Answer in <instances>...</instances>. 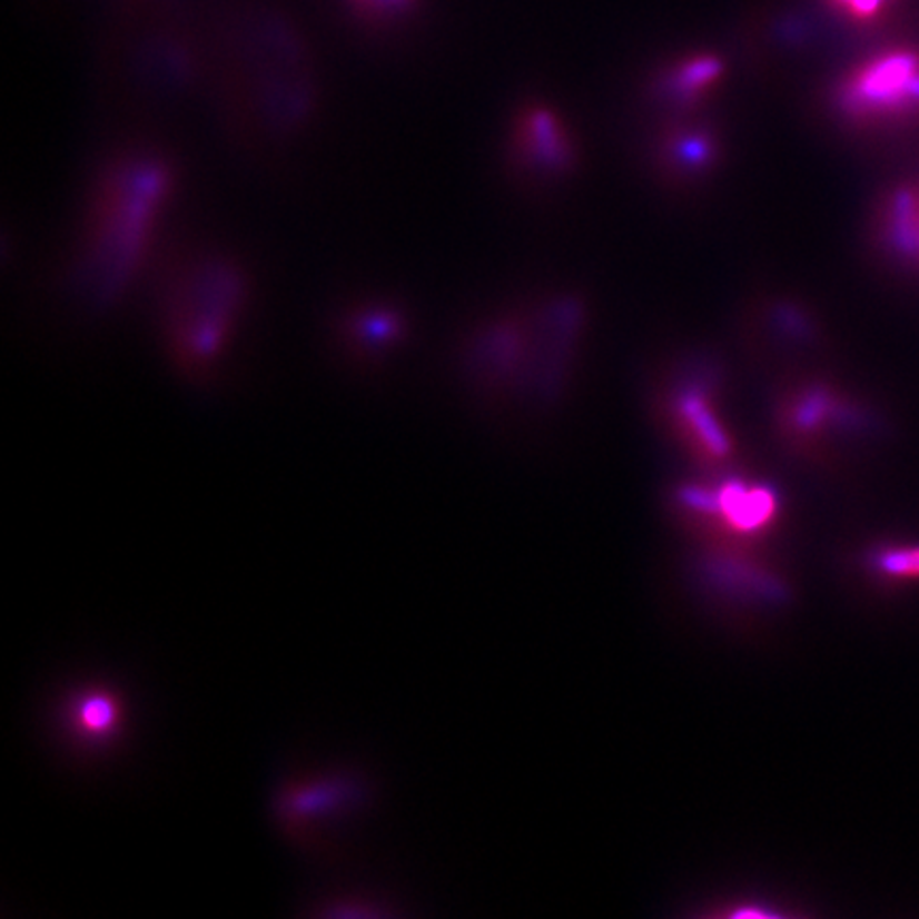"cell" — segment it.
I'll list each match as a JSON object with an SVG mask.
<instances>
[{
	"label": "cell",
	"instance_id": "6da1fadb",
	"mask_svg": "<svg viewBox=\"0 0 919 919\" xmlns=\"http://www.w3.org/2000/svg\"><path fill=\"white\" fill-rule=\"evenodd\" d=\"M181 188V158L154 137H130L100 158L65 267L69 290L83 309L116 312L139 288Z\"/></svg>",
	"mask_w": 919,
	"mask_h": 919
},
{
	"label": "cell",
	"instance_id": "7a4b0ae2",
	"mask_svg": "<svg viewBox=\"0 0 919 919\" xmlns=\"http://www.w3.org/2000/svg\"><path fill=\"white\" fill-rule=\"evenodd\" d=\"M256 303V273L237 251L200 245L177 256L156 296V335L170 373L186 384L218 379Z\"/></svg>",
	"mask_w": 919,
	"mask_h": 919
},
{
	"label": "cell",
	"instance_id": "3957f363",
	"mask_svg": "<svg viewBox=\"0 0 919 919\" xmlns=\"http://www.w3.org/2000/svg\"><path fill=\"white\" fill-rule=\"evenodd\" d=\"M237 53L219 73L214 102L224 139L243 160L277 169L312 144L324 97L312 65L288 41Z\"/></svg>",
	"mask_w": 919,
	"mask_h": 919
},
{
	"label": "cell",
	"instance_id": "277c9868",
	"mask_svg": "<svg viewBox=\"0 0 919 919\" xmlns=\"http://www.w3.org/2000/svg\"><path fill=\"white\" fill-rule=\"evenodd\" d=\"M412 337L409 312L389 294H363L340 305L330 340L340 358L358 370H377Z\"/></svg>",
	"mask_w": 919,
	"mask_h": 919
},
{
	"label": "cell",
	"instance_id": "5b68a950",
	"mask_svg": "<svg viewBox=\"0 0 919 919\" xmlns=\"http://www.w3.org/2000/svg\"><path fill=\"white\" fill-rule=\"evenodd\" d=\"M839 105L853 120L900 121L919 116V53L896 49L847 75Z\"/></svg>",
	"mask_w": 919,
	"mask_h": 919
},
{
	"label": "cell",
	"instance_id": "8992f818",
	"mask_svg": "<svg viewBox=\"0 0 919 919\" xmlns=\"http://www.w3.org/2000/svg\"><path fill=\"white\" fill-rule=\"evenodd\" d=\"M65 718L75 741L105 745L120 732L121 702L107 690H81L67 702Z\"/></svg>",
	"mask_w": 919,
	"mask_h": 919
},
{
	"label": "cell",
	"instance_id": "52a82bcc",
	"mask_svg": "<svg viewBox=\"0 0 919 919\" xmlns=\"http://www.w3.org/2000/svg\"><path fill=\"white\" fill-rule=\"evenodd\" d=\"M879 226L888 249L919 267V177L888 196Z\"/></svg>",
	"mask_w": 919,
	"mask_h": 919
},
{
	"label": "cell",
	"instance_id": "ba28073f",
	"mask_svg": "<svg viewBox=\"0 0 919 919\" xmlns=\"http://www.w3.org/2000/svg\"><path fill=\"white\" fill-rule=\"evenodd\" d=\"M699 498L718 508L715 513L724 520L730 531L737 533L762 531L773 520L777 507L769 490L743 484H727L718 490L713 498H706L704 494H699Z\"/></svg>",
	"mask_w": 919,
	"mask_h": 919
},
{
	"label": "cell",
	"instance_id": "9c48e42d",
	"mask_svg": "<svg viewBox=\"0 0 919 919\" xmlns=\"http://www.w3.org/2000/svg\"><path fill=\"white\" fill-rule=\"evenodd\" d=\"M681 409H683L681 412L683 422H685L692 438L696 441L702 456L718 460L727 458L728 452H730V443H728L724 431L720 428V424L715 422L713 413L702 403L701 398L699 396L685 398L681 403Z\"/></svg>",
	"mask_w": 919,
	"mask_h": 919
},
{
	"label": "cell",
	"instance_id": "30bf717a",
	"mask_svg": "<svg viewBox=\"0 0 919 919\" xmlns=\"http://www.w3.org/2000/svg\"><path fill=\"white\" fill-rule=\"evenodd\" d=\"M872 566L888 580H919V545L883 547L872 556Z\"/></svg>",
	"mask_w": 919,
	"mask_h": 919
},
{
	"label": "cell",
	"instance_id": "8fae6325",
	"mask_svg": "<svg viewBox=\"0 0 919 919\" xmlns=\"http://www.w3.org/2000/svg\"><path fill=\"white\" fill-rule=\"evenodd\" d=\"M715 69H718V67H715V62H711V60H696L694 65L685 67L683 77H679V88L683 86L685 90H699L701 86L709 83V81L713 79Z\"/></svg>",
	"mask_w": 919,
	"mask_h": 919
},
{
	"label": "cell",
	"instance_id": "7c38bea8",
	"mask_svg": "<svg viewBox=\"0 0 919 919\" xmlns=\"http://www.w3.org/2000/svg\"><path fill=\"white\" fill-rule=\"evenodd\" d=\"M847 16L856 20H871L881 13V9L888 4V0H834Z\"/></svg>",
	"mask_w": 919,
	"mask_h": 919
},
{
	"label": "cell",
	"instance_id": "4fadbf2b",
	"mask_svg": "<svg viewBox=\"0 0 919 919\" xmlns=\"http://www.w3.org/2000/svg\"><path fill=\"white\" fill-rule=\"evenodd\" d=\"M360 4L366 13L375 16L377 20H384L392 13L401 11L407 4V0H360Z\"/></svg>",
	"mask_w": 919,
	"mask_h": 919
}]
</instances>
